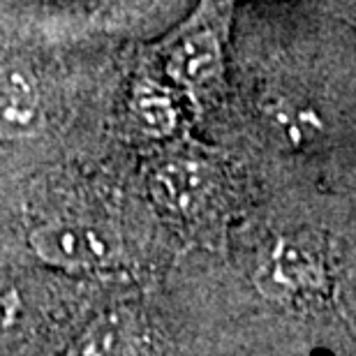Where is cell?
<instances>
[{"label": "cell", "instance_id": "obj_1", "mask_svg": "<svg viewBox=\"0 0 356 356\" xmlns=\"http://www.w3.org/2000/svg\"><path fill=\"white\" fill-rule=\"evenodd\" d=\"M28 243L44 264L70 270L102 266L118 252L116 236L106 227L76 220H56L35 227Z\"/></svg>", "mask_w": 356, "mask_h": 356}, {"label": "cell", "instance_id": "obj_2", "mask_svg": "<svg viewBox=\"0 0 356 356\" xmlns=\"http://www.w3.org/2000/svg\"><path fill=\"white\" fill-rule=\"evenodd\" d=\"M44 127V104L38 76L24 63L0 65V139L24 141Z\"/></svg>", "mask_w": 356, "mask_h": 356}, {"label": "cell", "instance_id": "obj_7", "mask_svg": "<svg viewBox=\"0 0 356 356\" xmlns=\"http://www.w3.org/2000/svg\"><path fill=\"white\" fill-rule=\"evenodd\" d=\"M132 109L137 113L139 125L148 134L165 137L176 127V106L169 92L158 88L155 83H139L132 97Z\"/></svg>", "mask_w": 356, "mask_h": 356}, {"label": "cell", "instance_id": "obj_6", "mask_svg": "<svg viewBox=\"0 0 356 356\" xmlns=\"http://www.w3.org/2000/svg\"><path fill=\"white\" fill-rule=\"evenodd\" d=\"M134 336V324L127 312H104L86 326L74 345L72 356H125Z\"/></svg>", "mask_w": 356, "mask_h": 356}, {"label": "cell", "instance_id": "obj_3", "mask_svg": "<svg viewBox=\"0 0 356 356\" xmlns=\"http://www.w3.org/2000/svg\"><path fill=\"white\" fill-rule=\"evenodd\" d=\"M319 261L296 241H277L254 270V287L266 298H289L319 282Z\"/></svg>", "mask_w": 356, "mask_h": 356}, {"label": "cell", "instance_id": "obj_5", "mask_svg": "<svg viewBox=\"0 0 356 356\" xmlns=\"http://www.w3.org/2000/svg\"><path fill=\"white\" fill-rule=\"evenodd\" d=\"M222 54L216 35L211 31L188 33L172 49L167 58V72L183 86H202L218 74Z\"/></svg>", "mask_w": 356, "mask_h": 356}, {"label": "cell", "instance_id": "obj_4", "mask_svg": "<svg viewBox=\"0 0 356 356\" xmlns=\"http://www.w3.org/2000/svg\"><path fill=\"white\" fill-rule=\"evenodd\" d=\"M211 174L195 160H172L151 176V197L160 209L185 216L199 209L209 195Z\"/></svg>", "mask_w": 356, "mask_h": 356}]
</instances>
